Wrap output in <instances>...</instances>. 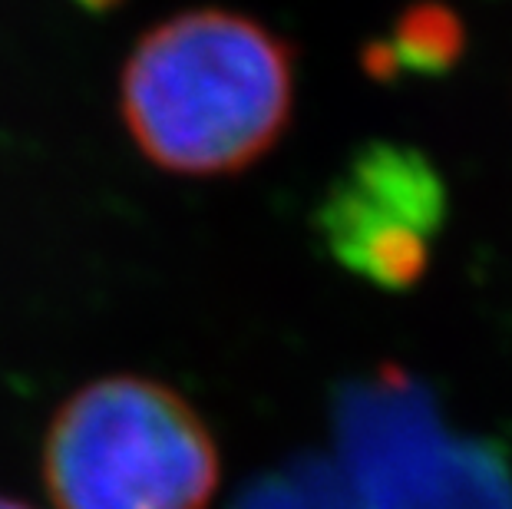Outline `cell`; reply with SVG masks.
Here are the masks:
<instances>
[{"label":"cell","instance_id":"cell-1","mask_svg":"<svg viewBox=\"0 0 512 509\" xmlns=\"http://www.w3.org/2000/svg\"><path fill=\"white\" fill-rule=\"evenodd\" d=\"M294 63L265 24L205 7L162 20L123 70V119L149 162L179 176H228L285 133Z\"/></svg>","mask_w":512,"mask_h":509},{"label":"cell","instance_id":"cell-2","mask_svg":"<svg viewBox=\"0 0 512 509\" xmlns=\"http://www.w3.org/2000/svg\"><path fill=\"white\" fill-rule=\"evenodd\" d=\"M43 476L57 509H205L219 486V450L182 394L119 374L57 410Z\"/></svg>","mask_w":512,"mask_h":509},{"label":"cell","instance_id":"cell-3","mask_svg":"<svg viewBox=\"0 0 512 509\" xmlns=\"http://www.w3.org/2000/svg\"><path fill=\"white\" fill-rule=\"evenodd\" d=\"M446 189L417 149L374 143L321 202L318 232L331 258L377 288H410L443 232Z\"/></svg>","mask_w":512,"mask_h":509},{"label":"cell","instance_id":"cell-4","mask_svg":"<svg viewBox=\"0 0 512 509\" xmlns=\"http://www.w3.org/2000/svg\"><path fill=\"white\" fill-rule=\"evenodd\" d=\"M0 509H30L27 503H17V500H7V496H0Z\"/></svg>","mask_w":512,"mask_h":509}]
</instances>
